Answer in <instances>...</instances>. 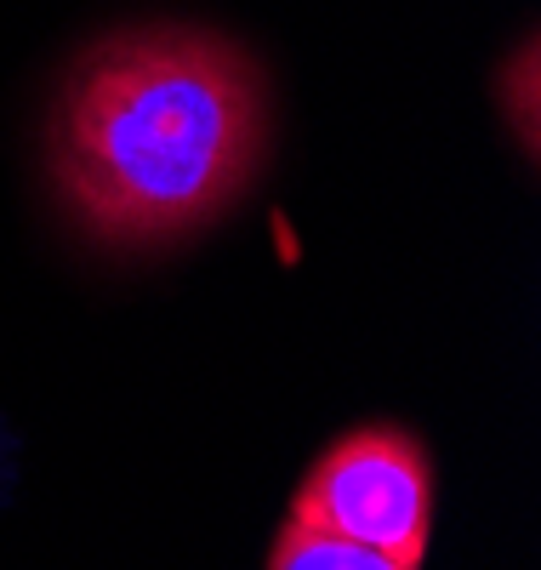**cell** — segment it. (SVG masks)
Instances as JSON below:
<instances>
[{
	"label": "cell",
	"mask_w": 541,
	"mask_h": 570,
	"mask_svg": "<svg viewBox=\"0 0 541 570\" xmlns=\"http://www.w3.org/2000/svg\"><path fill=\"white\" fill-rule=\"evenodd\" d=\"M268 155V75L200 23H137L69 63L46 171L63 212L115 252H155L245 200Z\"/></svg>",
	"instance_id": "obj_1"
},
{
	"label": "cell",
	"mask_w": 541,
	"mask_h": 570,
	"mask_svg": "<svg viewBox=\"0 0 541 570\" xmlns=\"http://www.w3.org/2000/svg\"><path fill=\"white\" fill-rule=\"evenodd\" d=\"M291 525L354 542L405 570H422L433 537V462L405 428H354L314 456L291 497Z\"/></svg>",
	"instance_id": "obj_2"
},
{
	"label": "cell",
	"mask_w": 541,
	"mask_h": 570,
	"mask_svg": "<svg viewBox=\"0 0 541 570\" xmlns=\"http://www.w3.org/2000/svg\"><path fill=\"white\" fill-rule=\"evenodd\" d=\"M268 570H405L382 553H365L354 542H336V537H319V531H303V525H279L274 548H268Z\"/></svg>",
	"instance_id": "obj_3"
}]
</instances>
